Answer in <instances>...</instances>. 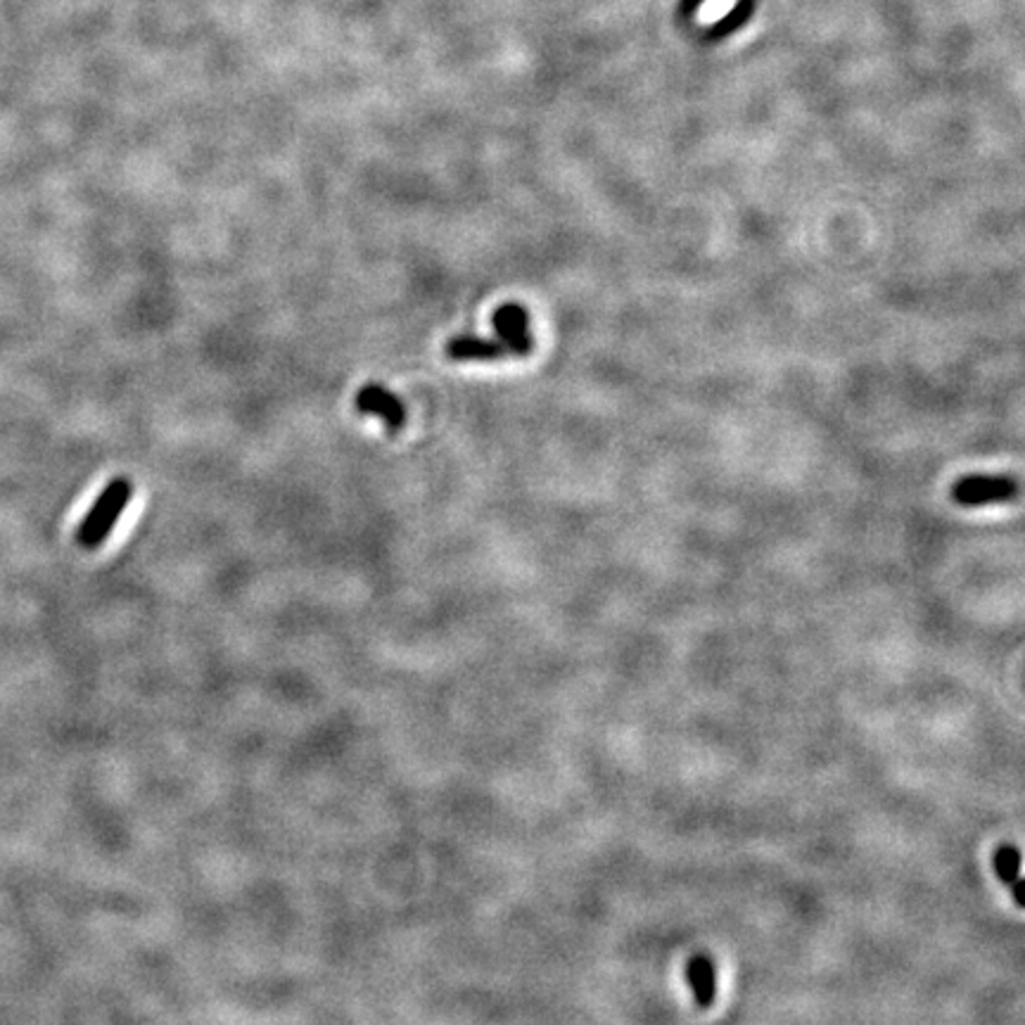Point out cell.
<instances>
[{"label":"cell","instance_id":"obj_1","mask_svg":"<svg viewBox=\"0 0 1025 1025\" xmlns=\"http://www.w3.org/2000/svg\"><path fill=\"white\" fill-rule=\"evenodd\" d=\"M131 494H133V484L126 478H114L105 490L100 492L91 511L76 527L79 546L98 549L100 544H103L110 536L112 527L116 525V520L122 517L126 503L131 501Z\"/></svg>","mask_w":1025,"mask_h":1025},{"label":"cell","instance_id":"obj_2","mask_svg":"<svg viewBox=\"0 0 1025 1025\" xmlns=\"http://www.w3.org/2000/svg\"><path fill=\"white\" fill-rule=\"evenodd\" d=\"M1021 484L1012 475H966L952 486V501L962 509L995 506V503L1016 501Z\"/></svg>","mask_w":1025,"mask_h":1025},{"label":"cell","instance_id":"obj_3","mask_svg":"<svg viewBox=\"0 0 1025 1025\" xmlns=\"http://www.w3.org/2000/svg\"><path fill=\"white\" fill-rule=\"evenodd\" d=\"M492 326L496 332V340L506 345L511 357H527L534 349V338L530 332V314L517 301H506L501 305L494 316Z\"/></svg>","mask_w":1025,"mask_h":1025},{"label":"cell","instance_id":"obj_4","mask_svg":"<svg viewBox=\"0 0 1025 1025\" xmlns=\"http://www.w3.org/2000/svg\"><path fill=\"white\" fill-rule=\"evenodd\" d=\"M355 404L361 413L378 416L392 432L407 426V409L401 399L382 385H366L357 392Z\"/></svg>","mask_w":1025,"mask_h":1025},{"label":"cell","instance_id":"obj_5","mask_svg":"<svg viewBox=\"0 0 1025 1025\" xmlns=\"http://www.w3.org/2000/svg\"><path fill=\"white\" fill-rule=\"evenodd\" d=\"M447 357L453 361H496L509 357V349L496 338H478V335H459L444 347Z\"/></svg>","mask_w":1025,"mask_h":1025},{"label":"cell","instance_id":"obj_6","mask_svg":"<svg viewBox=\"0 0 1025 1025\" xmlns=\"http://www.w3.org/2000/svg\"><path fill=\"white\" fill-rule=\"evenodd\" d=\"M688 983L694 987V997L698 1009H710L717 997V968L710 956L696 954L686 966Z\"/></svg>","mask_w":1025,"mask_h":1025},{"label":"cell","instance_id":"obj_7","mask_svg":"<svg viewBox=\"0 0 1025 1025\" xmlns=\"http://www.w3.org/2000/svg\"><path fill=\"white\" fill-rule=\"evenodd\" d=\"M1018 869H1021V850L1016 845H1002L995 852V871L1004 885L1014 888V900L1018 906H1023L1025 898H1023V883L1018 879Z\"/></svg>","mask_w":1025,"mask_h":1025},{"label":"cell","instance_id":"obj_8","mask_svg":"<svg viewBox=\"0 0 1025 1025\" xmlns=\"http://www.w3.org/2000/svg\"><path fill=\"white\" fill-rule=\"evenodd\" d=\"M752 10H755V0H738V6L725 17V20L710 29V39H721V37H727V33L741 29Z\"/></svg>","mask_w":1025,"mask_h":1025},{"label":"cell","instance_id":"obj_9","mask_svg":"<svg viewBox=\"0 0 1025 1025\" xmlns=\"http://www.w3.org/2000/svg\"><path fill=\"white\" fill-rule=\"evenodd\" d=\"M700 3H703V0H684V3H681V14L694 12V10H696Z\"/></svg>","mask_w":1025,"mask_h":1025}]
</instances>
